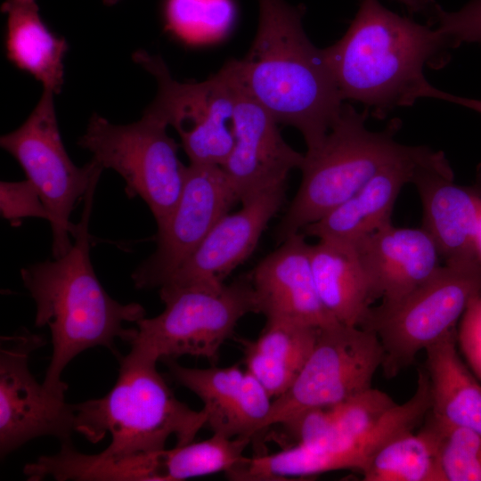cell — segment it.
Instances as JSON below:
<instances>
[{"instance_id":"obj_1","label":"cell","mask_w":481,"mask_h":481,"mask_svg":"<svg viewBox=\"0 0 481 481\" xmlns=\"http://www.w3.org/2000/svg\"><path fill=\"white\" fill-rule=\"evenodd\" d=\"M258 28L249 50L226 63L278 124L296 127L307 151L314 150L339 116L343 100L322 49L304 31V8L284 0H258Z\"/></svg>"},{"instance_id":"obj_2","label":"cell","mask_w":481,"mask_h":481,"mask_svg":"<svg viewBox=\"0 0 481 481\" xmlns=\"http://www.w3.org/2000/svg\"><path fill=\"white\" fill-rule=\"evenodd\" d=\"M98 180L92 183L84 198L71 249L59 258L20 270L24 286L36 302L35 325H46L51 331L53 354L43 385L61 397L68 388L61 375L73 358L98 346L114 351L117 339L130 344L136 329H127L125 323L145 317L142 305L122 304L109 296L94 273L89 222Z\"/></svg>"},{"instance_id":"obj_3","label":"cell","mask_w":481,"mask_h":481,"mask_svg":"<svg viewBox=\"0 0 481 481\" xmlns=\"http://www.w3.org/2000/svg\"><path fill=\"white\" fill-rule=\"evenodd\" d=\"M449 47L437 28L393 12L379 0H362L346 34L322 51L342 100L359 102L383 118L431 98L435 87L424 68L446 61Z\"/></svg>"},{"instance_id":"obj_4","label":"cell","mask_w":481,"mask_h":481,"mask_svg":"<svg viewBox=\"0 0 481 481\" xmlns=\"http://www.w3.org/2000/svg\"><path fill=\"white\" fill-rule=\"evenodd\" d=\"M156 365L129 354L120 358L117 381L104 396L72 404L74 431L94 444L110 435L101 453L114 458L162 451L171 436L175 446L192 442L207 415L177 399Z\"/></svg>"},{"instance_id":"obj_5","label":"cell","mask_w":481,"mask_h":481,"mask_svg":"<svg viewBox=\"0 0 481 481\" xmlns=\"http://www.w3.org/2000/svg\"><path fill=\"white\" fill-rule=\"evenodd\" d=\"M367 116L343 104L322 143L306 151L299 188L274 231L278 242L319 221L412 150L395 141L397 123L372 132Z\"/></svg>"},{"instance_id":"obj_6","label":"cell","mask_w":481,"mask_h":481,"mask_svg":"<svg viewBox=\"0 0 481 481\" xmlns=\"http://www.w3.org/2000/svg\"><path fill=\"white\" fill-rule=\"evenodd\" d=\"M159 293L163 312L135 322L128 353L154 363L191 355L216 365L238 322L249 313L258 314L249 274L219 287L163 286Z\"/></svg>"},{"instance_id":"obj_7","label":"cell","mask_w":481,"mask_h":481,"mask_svg":"<svg viewBox=\"0 0 481 481\" xmlns=\"http://www.w3.org/2000/svg\"><path fill=\"white\" fill-rule=\"evenodd\" d=\"M480 294L481 258H464L445 262L399 301L371 307L362 327L373 330L381 343L386 377H395L420 351L455 330Z\"/></svg>"},{"instance_id":"obj_8","label":"cell","mask_w":481,"mask_h":481,"mask_svg":"<svg viewBox=\"0 0 481 481\" xmlns=\"http://www.w3.org/2000/svg\"><path fill=\"white\" fill-rule=\"evenodd\" d=\"M167 123L150 106L136 122L116 125L97 113L90 118L77 144L106 169L125 180L128 198L140 197L161 226L182 192L186 167L179 145L167 134Z\"/></svg>"},{"instance_id":"obj_9","label":"cell","mask_w":481,"mask_h":481,"mask_svg":"<svg viewBox=\"0 0 481 481\" xmlns=\"http://www.w3.org/2000/svg\"><path fill=\"white\" fill-rule=\"evenodd\" d=\"M55 94L44 89L26 121L0 138L1 147L20 165L49 211L53 258L72 247L70 215L104 168L92 158L82 167L70 159L62 143L54 107Z\"/></svg>"},{"instance_id":"obj_10","label":"cell","mask_w":481,"mask_h":481,"mask_svg":"<svg viewBox=\"0 0 481 481\" xmlns=\"http://www.w3.org/2000/svg\"><path fill=\"white\" fill-rule=\"evenodd\" d=\"M383 359L373 330L339 322L321 328L298 376L273 400L263 432L303 411L331 407L371 387Z\"/></svg>"},{"instance_id":"obj_11","label":"cell","mask_w":481,"mask_h":481,"mask_svg":"<svg viewBox=\"0 0 481 481\" xmlns=\"http://www.w3.org/2000/svg\"><path fill=\"white\" fill-rule=\"evenodd\" d=\"M133 59L155 77L158 93L149 106L175 129L190 163L221 167L234 145L235 93L226 66L205 81L182 83L159 55L139 50Z\"/></svg>"},{"instance_id":"obj_12","label":"cell","mask_w":481,"mask_h":481,"mask_svg":"<svg viewBox=\"0 0 481 481\" xmlns=\"http://www.w3.org/2000/svg\"><path fill=\"white\" fill-rule=\"evenodd\" d=\"M236 202L220 166L190 163L180 197L158 227L155 251L132 273L135 288L149 289L166 283Z\"/></svg>"},{"instance_id":"obj_13","label":"cell","mask_w":481,"mask_h":481,"mask_svg":"<svg viewBox=\"0 0 481 481\" xmlns=\"http://www.w3.org/2000/svg\"><path fill=\"white\" fill-rule=\"evenodd\" d=\"M42 337L24 330L1 337L0 452L5 457L27 442L52 436L70 441L74 431L72 404L50 393L29 369L31 353L43 346Z\"/></svg>"},{"instance_id":"obj_14","label":"cell","mask_w":481,"mask_h":481,"mask_svg":"<svg viewBox=\"0 0 481 481\" xmlns=\"http://www.w3.org/2000/svg\"><path fill=\"white\" fill-rule=\"evenodd\" d=\"M234 85V145L221 166L240 203L266 190L286 184L289 172L300 168L304 156L281 137L273 117L240 85Z\"/></svg>"},{"instance_id":"obj_15","label":"cell","mask_w":481,"mask_h":481,"mask_svg":"<svg viewBox=\"0 0 481 481\" xmlns=\"http://www.w3.org/2000/svg\"><path fill=\"white\" fill-rule=\"evenodd\" d=\"M286 184L241 202V208L223 216L191 257L163 286L219 287L255 250L269 221L280 210Z\"/></svg>"},{"instance_id":"obj_16","label":"cell","mask_w":481,"mask_h":481,"mask_svg":"<svg viewBox=\"0 0 481 481\" xmlns=\"http://www.w3.org/2000/svg\"><path fill=\"white\" fill-rule=\"evenodd\" d=\"M172 377L198 395L207 415L206 426L213 434L233 438L263 432L272 396L257 378L239 364L228 367L188 368L167 359Z\"/></svg>"},{"instance_id":"obj_17","label":"cell","mask_w":481,"mask_h":481,"mask_svg":"<svg viewBox=\"0 0 481 481\" xmlns=\"http://www.w3.org/2000/svg\"><path fill=\"white\" fill-rule=\"evenodd\" d=\"M423 208V228L447 261L480 257L481 198L453 182L452 170L441 151L416 170L412 182Z\"/></svg>"},{"instance_id":"obj_18","label":"cell","mask_w":481,"mask_h":481,"mask_svg":"<svg viewBox=\"0 0 481 481\" xmlns=\"http://www.w3.org/2000/svg\"><path fill=\"white\" fill-rule=\"evenodd\" d=\"M306 237L301 232L289 236L249 274L258 314L321 329L338 321L318 294Z\"/></svg>"},{"instance_id":"obj_19","label":"cell","mask_w":481,"mask_h":481,"mask_svg":"<svg viewBox=\"0 0 481 481\" xmlns=\"http://www.w3.org/2000/svg\"><path fill=\"white\" fill-rule=\"evenodd\" d=\"M371 280L375 298L394 304L428 280L441 266L440 252L423 228L392 224L353 245Z\"/></svg>"},{"instance_id":"obj_20","label":"cell","mask_w":481,"mask_h":481,"mask_svg":"<svg viewBox=\"0 0 481 481\" xmlns=\"http://www.w3.org/2000/svg\"><path fill=\"white\" fill-rule=\"evenodd\" d=\"M433 152L425 146H413L406 156L380 171L354 196L300 232L306 237L355 245L392 224L391 216L400 191L412 182L418 167Z\"/></svg>"},{"instance_id":"obj_21","label":"cell","mask_w":481,"mask_h":481,"mask_svg":"<svg viewBox=\"0 0 481 481\" xmlns=\"http://www.w3.org/2000/svg\"><path fill=\"white\" fill-rule=\"evenodd\" d=\"M310 259L326 309L338 322L362 327L376 298L356 249L346 242L319 239L310 246Z\"/></svg>"},{"instance_id":"obj_22","label":"cell","mask_w":481,"mask_h":481,"mask_svg":"<svg viewBox=\"0 0 481 481\" xmlns=\"http://www.w3.org/2000/svg\"><path fill=\"white\" fill-rule=\"evenodd\" d=\"M453 330L425 349L430 389L427 413L438 423L481 432V382L463 363Z\"/></svg>"},{"instance_id":"obj_23","label":"cell","mask_w":481,"mask_h":481,"mask_svg":"<svg viewBox=\"0 0 481 481\" xmlns=\"http://www.w3.org/2000/svg\"><path fill=\"white\" fill-rule=\"evenodd\" d=\"M7 59L26 71L44 89L59 94L64 82L63 58L68 51L65 38L54 35L43 21L36 0H5Z\"/></svg>"},{"instance_id":"obj_24","label":"cell","mask_w":481,"mask_h":481,"mask_svg":"<svg viewBox=\"0 0 481 481\" xmlns=\"http://www.w3.org/2000/svg\"><path fill=\"white\" fill-rule=\"evenodd\" d=\"M319 328L286 319H266L256 339L235 338L246 369L276 398L293 384L306 362Z\"/></svg>"},{"instance_id":"obj_25","label":"cell","mask_w":481,"mask_h":481,"mask_svg":"<svg viewBox=\"0 0 481 481\" xmlns=\"http://www.w3.org/2000/svg\"><path fill=\"white\" fill-rule=\"evenodd\" d=\"M365 481H445L436 430L426 420L417 433L409 430L384 443L362 471Z\"/></svg>"},{"instance_id":"obj_26","label":"cell","mask_w":481,"mask_h":481,"mask_svg":"<svg viewBox=\"0 0 481 481\" xmlns=\"http://www.w3.org/2000/svg\"><path fill=\"white\" fill-rule=\"evenodd\" d=\"M252 442L249 436L233 438L221 435L200 442H191L161 452V481H178L216 472L230 474L248 458L245 448Z\"/></svg>"},{"instance_id":"obj_27","label":"cell","mask_w":481,"mask_h":481,"mask_svg":"<svg viewBox=\"0 0 481 481\" xmlns=\"http://www.w3.org/2000/svg\"><path fill=\"white\" fill-rule=\"evenodd\" d=\"M436 432L445 481H481V432L425 417Z\"/></svg>"},{"instance_id":"obj_28","label":"cell","mask_w":481,"mask_h":481,"mask_svg":"<svg viewBox=\"0 0 481 481\" xmlns=\"http://www.w3.org/2000/svg\"><path fill=\"white\" fill-rule=\"evenodd\" d=\"M397 404L387 393L367 388L331 407L338 434L356 442L368 435Z\"/></svg>"},{"instance_id":"obj_29","label":"cell","mask_w":481,"mask_h":481,"mask_svg":"<svg viewBox=\"0 0 481 481\" xmlns=\"http://www.w3.org/2000/svg\"><path fill=\"white\" fill-rule=\"evenodd\" d=\"M215 0H167V28L187 42H200L216 27Z\"/></svg>"},{"instance_id":"obj_30","label":"cell","mask_w":481,"mask_h":481,"mask_svg":"<svg viewBox=\"0 0 481 481\" xmlns=\"http://www.w3.org/2000/svg\"><path fill=\"white\" fill-rule=\"evenodd\" d=\"M1 216L13 227L26 217H38L50 222L51 216L37 187L28 178L18 182L0 183Z\"/></svg>"},{"instance_id":"obj_31","label":"cell","mask_w":481,"mask_h":481,"mask_svg":"<svg viewBox=\"0 0 481 481\" xmlns=\"http://www.w3.org/2000/svg\"><path fill=\"white\" fill-rule=\"evenodd\" d=\"M437 29L446 38L450 47L462 43H481V0H471L461 9L446 12L435 4Z\"/></svg>"},{"instance_id":"obj_32","label":"cell","mask_w":481,"mask_h":481,"mask_svg":"<svg viewBox=\"0 0 481 481\" xmlns=\"http://www.w3.org/2000/svg\"><path fill=\"white\" fill-rule=\"evenodd\" d=\"M458 340L473 373L481 382V294L463 314Z\"/></svg>"},{"instance_id":"obj_33","label":"cell","mask_w":481,"mask_h":481,"mask_svg":"<svg viewBox=\"0 0 481 481\" xmlns=\"http://www.w3.org/2000/svg\"><path fill=\"white\" fill-rule=\"evenodd\" d=\"M432 98L450 102L452 103H455V104L463 106L465 108L473 110L481 114V100H478V99H472V98L454 95V94L441 91L437 88L435 89Z\"/></svg>"},{"instance_id":"obj_34","label":"cell","mask_w":481,"mask_h":481,"mask_svg":"<svg viewBox=\"0 0 481 481\" xmlns=\"http://www.w3.org/2000/svg\"><path fill=\"white\" fill-rule=\"evenodd\" d=\"M405 5L410 12H419L425 11L430 4L429 0H397Z\"/></svg>"},{"instance_id":"obj_35","label":"cell","mask_w":481,"mask_h":481,"mask_svg":"<svg viewBox=\"0 0 481 481\" xmlns=\"http://www.w3.org/2000/svg\"><path fill=\"white\" fill-rule=\"evenodd\" d=\"M119 0H103L104 4H109V5H112L116 3H118Z\"/></svg>"},{"instance_id":"obj_36","label":"cell","mask_w":481,"mask_h":481,"mask_svg":"<svg viewBox=\"0 0 481 481\" xmlns=\"http://www.w3.org/2000/svg\"><path fill=\"white\" fill-rule=\"evenodd\" d=\"M479 249H480V255H481V226H480V232H479Z\"/></svg>"}]
</instances>
